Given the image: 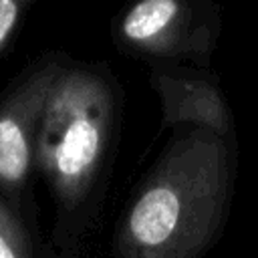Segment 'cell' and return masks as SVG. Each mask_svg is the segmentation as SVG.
Listing matches in <instances>:
<instances>
[{"label": "cell", "instance_id": "1", "mask_svg": "<svg viewBox=\"0 0 258 258\" xmlns=\"http://www.w3.org/2000/svg\"><path fill=\"white\" fill-rule=\"evenodd\" d=\"M226 181L216 143L194 137L175 149L127 216L125 258H198L218 228Z\"/></svg>", "mask_w": 258, "mask_h": 258}, {"label": "cell", "instance_id": "4", "mask_svg": "<svg viewBox=\"0 0 258 258\" xmlns=\"http://www.w3.org/2000/svg\"><path fill=\"white\" fill-rule=\"evenodd\" d=\"M183 6L175 0H145L135 4L123 18L121 32L127 40L143 46H155L169 40L179 22Z\"/></svg>", "mask_w": 258, "mask_h": 258}, {"label": "cell", "instance_id": "2", "mask_svg": "<svg viewBox=\"0 0 258 258\" xmlns=\"http://www.w3.org/2000/svg\"><path fill=\"white\" fill-rule=\"evenodd\" d=\"M111 95L87 71L56 75L38 123V157L58 196L75 204L105 151Z\"/></svg>", "mask_w": 258, "mask_h": 258}, {"label": "cell", "instance_id": "3", "mask_svg": "<svg viewBox=\"0 0 258 258\" xmlns=\"http://www.w3.org/2000/svg\"><path fill=\"white\" fill-rule=\"evenodd\" d=\"M54 67L48 64L26 79L0 105V181L18 185L30 165V133L40 123L46 95L54 83Z\"/></svg>", "mask_w": 258, "mask_h": 258}, {"label": "cell", "instance_id": "5", "mask_svg": "<svg viewBox=\"0 0 258 258\" xmlns=\"http://www.w3.org/2000/svg\"><path fill=\"white\" fill-rule=\"evenodd\" d=\"M0 258H28L26 236L0 204Z\"/></svg>", "mask_w": 258, "mask_h": 258}, {"label": "cell", "instance_id": "6", "mask_svg": "<svg viewBox=\"0 0 258 258\" xmlns=\"http://www.w3.org/2000/svg\"><path fill=\"white\" fill-rule=\"evenodd\" d=\"M20 14V4L14 0H0V48L10 38Z\"/></svg>", "mask_w": 258, "mask_h": 258}]
</instances>
